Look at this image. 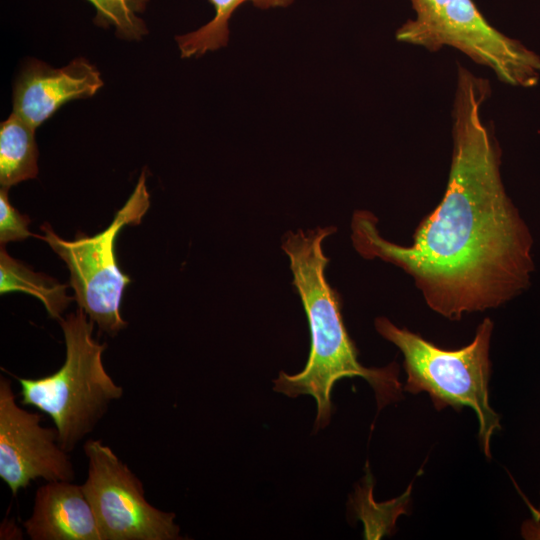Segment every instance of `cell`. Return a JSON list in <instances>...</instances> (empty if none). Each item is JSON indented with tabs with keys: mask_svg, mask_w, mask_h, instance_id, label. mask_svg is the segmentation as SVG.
<instances>
[{
	"mask_svg": "<svg viewBox=\"0 0 540 540\" xmlns=\"http://www.w3.org/2000/svg\"><path fill=\"white\" fill-rule=\"evenodd\" d=\"M35 128L16 113L0 126V184L9 189L37 176Z\"/></svg>",
	"mask_w": 540,
	"mask_h": 540,
	"instance_id": "11",
	"label": "cell"
},
{
	"mask_svg": "<svg viewBox=\"0 0 540 540\" xmlns=\"http://www.w3.org/2000/svg\"><path fill=\"white\" fill-rule=\"evenodd\" d=\"M95 9V22L102 27H114L123 39L139 40L147 28L139 14L150 0H87Z\"/></svg>",
	"mask_w": 540,
	"mask_h": 540,
	"instance_id": "14",
	"label": "cell"
},
{
	"mask_svg": "<svg viewBox=\"0 0 540 540\" xmlns=\"http://www.w3.org/2000/svg\"><path fill=\"white\" fill-rule=\"evenodd\" d=\"M489 92L488 81L458 68L447 187L411 245L383 238L371 212L357 211L351 222L362 257L404 270L432 310L455 320L521 294L534 271L531 233L506 193L500 149L481 116Z\"/></svg>",
	"mask_w": 540,
	"mask_h": 540,
	"instance_id": "1",
	"label": "cell"
},
{
	"mask_svg": "<svg viewBox=\"0 0 540 540\" xmlns=\"http://www.w3.org/2000/svg\"><path fill=\"white\" fill-rule=\"evenodd\" d=\"M149 206L150 195L146 175L142 171L132 194L104 231L91 237L81 234L67 241L45 223L41 226L44 235L34 236L46 241L66 263L79 308L101 331L111 336L127 326L120 314V303L125 288L131 282L118 266L115 242L123 227L140 224Z\"/></svg>",
	"mask_w": 540,
	"mask_h": 540,
	"instance_id": "6",
	"label": "cell"
},
{
	"mask_svg": "<svg viewBox=\"0 0 540 540\" xmlns=\"http://www.w3.org/2000/svg\"><path fill=\"white\" fill-rule=\"evenodd\" d=\"M102 86L100 72L85 59L62 68L32 61L15 82L13 112L36 129L67 102L91 97Z\"/></svg>",
	"mask_w": 540,
	"mask_h": 540,
	"instance_id": "9",
	"label": "cell"
},
{
	"mask_svg": "<svg viewBox=\"0 0 540 540\" xmlns=\"http://www.w3.org/2000/svg\"><path fill=\"white\" fill-rule=\"evenodd\" d=\"M41 415L21 408L11 382L0 378V478L15 497L41 478L73 481L75 471L55 428L43 427Z\"/></svg>",
	"mask_w": 540,
	"mask_h": 540,
	"instance_id": "8",
	"label": "cell"
},
{
	"mask_svg": "<svg viewBox=\"0 0 540 540\" xmlns=\"http://www.w3.org/2000/svg\"><path fill=\"white\" fill-rule=\"evenodd\" d=\"M66 285L54 278L37 273L22 262L10 257L3 245L0 250V293L20 291L38 298L49 316L59 320L72 301Z\"/></svg>",
	"mask_w": 540,
	"mask_h": 540,
	"instance_id": "12",
	"label": "cell"
},
{
	"mask_svg": "<svg viewBox=\"0 0 540 540\" xmlns=\"http://www.w3.org/2000/svg\"><path fill=\"white\" fill-rule=\"evenodd\" d=\"M415 17L396 32L399 42L431 52L455 48L508 85L529 88L540 80V56L493 27L473 0H410Z\"/></svg>",
	"mask_w": 540,
	"mask_h": 540,
	"instance_id": "5",
	"label": "cell"
},
{
	"mask_svg": "<svg viewBox=\"0 0 540 540\" xmlns=\"http://www.w3.org/2000/svg\"><path fill=\"white\" fill-rule=\"evenodd\" d=\"M59 324L66 346L63 365L44 377L15 378L21 404L50 416L61 447L71 452L124 391L105 370L102 355L107 345L93 338L94 322L84 310L60 318Z\"/></svg>",
	"mask_w": 540,
	"mask_h": 540,
	"instance_id": "3",
	"label": "cell"
},
{
	"mask_svg": "<svg viewBox=\"0 0 540 540\" xmlns=\"http://www.w3.org/2000/svg\"><path fill=\"white\" fill-rule=\"evenodd\" d=\"M88 476L82 485L103 540H179L175 514L151 505L140 479L101 440L84 444Z\"/></svg>",
	"mask_w": 540,
	"mask_h": 540,
	"instance_id": "7",
	"label": "cell"
},
{
	"mask_svg": "<svg viewBox=\"0 0 540 540\" xmlns=\"http://www.w3.org/2000/svg\"><path fill=\"white\" fill-rule=\"evenodd\" d=\"M529 538H540V528H538L537 532H534Z\"/></svg>",
	"mask_w": 540,
	"mask_h": 540,
	"instance_id": "16",
	"label": "cell"
},
{
	"mask_svg": "<svg viewBox=\"0 0 540 540\" xmlns=\"http://www.w3.org/2000/svg\"><path fill=\"white\" fill-rule=\"evenodd\" d=\"M335 231L333 226L289 231L281 245L289 258L293 286L304 307L311 345L304 368L293 375L281 371L273 380L274 390L289 397L312 396L317 406L315 430L330 422L331 393L340 379H365L375 391L379 408L401 396L395 364L368 368L358 360V350L343 321L340 296L325 274L329 258L324 253L323 242Z\"/></svg>",
	"mask_w": 540,
	"mask_h": 540,
	"instance_id": "2",
	"label": "cell"
},
{
	"mask_svg": "<svg viewBox=\"0 0 540 540\" xmlns=\"http://www.w3.org/2000/svg\"><path fill=\"white\" fill-rule=\"evenodd\" d=\"M378 333L396 345L404 356L407 381L404 390L426 392L435 407L472 408L479 422L482 450L490 457V440L500 429L499 416L489 404L491 371L489 347L493 323L489 318L478 326L473 341L457 350L437 347L385 317L375 320Z\"/></svg>",
	"mask_w": 540,
	"mask_h": 540,
	"instance_id": "4",
	"label": "cell"
},
{
	"mask_svg": "<svg viewBox=\"0 0 540 540\" xmlns=\"http://www.w3.org/2000/svg\"><path fill=\"white\" fill-rule=\"evenodd\" d=\"M30 219L27 215L18 212L9 202L8 189L2 187L0 191V242L1 245L11 241H20L35 236L28 226Z\"/></svg>",
	"mask_w": 540,
	"mask_h": 540,
	"instance_id": "15",
	"label": "cell"
},
{
	"mask_svg": "<svg viewBox=\"0 0 540 540\" xmlns=\"http://www.w3.org/2000/svg\"><path fill=\"white\" fill-rule=\"evenodd\" d=\"M247 1L260 9H269L287 7L294 0H209L215 11L212 20L193 32L176 37L181 57L201 56L225 46L229 40V20L235 10Z\"/></svg>",
	"mask_w": 540,
	"mask_h": 540,
	"instance_id": "13",
	"label": "cell"
},
{
	"mask_svg": "<svg viewBox=\"0 0 540 540\" xmlns=\"http://www.w3.org/2000/svg\"><path fill=\"white\" fill-rule=\"evenodd\" d=\"M23 526L32 540H103L82 485L48 481L40 486Z\"/></svg>",
	"mask_w": 540,
	"mask_h": 540,
	"instance_id": "10",
	"label": "cell"
}]
</instances>
